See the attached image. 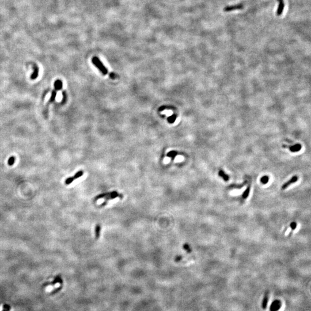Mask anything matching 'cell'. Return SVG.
<instances>
[{
  "instance_id": "1",
  "label": "cell",
  "mask_w": 311,
  "mask_h": 311,
  "mask_svg": "<svg viewBox=\"0 0 311 311\" xmlns=\"http://www.w3.org/2000/svg\"><path fill=\"white\" fill-rule=\"evenodd\" d=\"M92 62L93 64L97 68H98V69H99L104 75H106V74L108 73V71H107V68L104 66L103 63L100 61V60L97 57H93L92 59Z\"/></svg>"
},
{
  "instance_id": "2",
  "label": "cell",
  "mask_w": 311,
  "mask_h": 311,
  "mask_svg": "<svg viewBox=\"0 0 311 311\" xmlns=\"http://www.w3.org/2000/svg\"><path fill=\"white\" fill-rule=\"evenodd\" d=\"M243 8H244V5H243L242 4H237V5H234L226 6L225 8L224 9V11L225 12H230L232 11L238 10V9H243Z\"/></svg>"
},
{
  "instance_id": "3",
  "label": "cell",
  "mask_w": 311,
  "mask_h": 311,
  "mask_svg": "<svg viewBox=\"0 0 311 311\" xmlns=\"http://www.w3.org/2000/svg\"><path fill=\"white\" fill-rule=\"evenodd\" d=\"M58 283H59L61 285H62V284H63V280L62 279L60 275H57L55 277V278H54V279L52 282L45 283V284H43V286H48V285L54 286L55 284H58Z\"/></svg>"
},
{
  "instance_id": "4",
  "label": "cell",
  "mask_w": 311,
  "mask_h": 311,
  "mask_svg": "<svg viewBox=\"0 0 311 311\" xmlns=\"http://www.w3.org/2000/svg\"><path fill=\"white\" fill-rule=\"evenodd\" d=\"M297 180H298L297 176H294L293 177H292L288 182H287L286 183H285V184H283V186L282 187V190H285V189H286L291 184L295 183V182H296Z\"/></svg>"
},
{
  "instance_id": "5",
  "label": "cell",
  "mask_w": 311,
  "mask_h": 311,
  "mask_svg": "<svg viewBox=\"0 0 311 311\" xmlns=\"http://www.w3.org/2000/svg\"><path fill=\"white\" fill-rule=\"evenodd\" d=\"M278 2H279V5H278V6L277 14L278 16H280L282 15L283 11H284L285 4H284V0H278Z\"/></svg>"
},
{
  "instance_id": "6",
  "label": "cell",
  "mask_w": 311,
  "mask_h": 311,
  "mask_svg": "<svg viewBox=\"0 0 311 311\" xmlns=\"http://www.w3.org/2000/svg\"><path fill=\"white\" fill-rule=\"evenodd\" d=\"M119 194L118 193H117L116 191H113V192L109 193V195L108 196L105 197L104 199L107 201H108V200L114 199H115L116 197L119 196Z\"/></svg>"
},
{
  "instance_id": "7",
  "label": "cell",
  "mask_w": 311,
  "mask_h": 311,
  "mask_svg": "<svg viewBox=\"0 0 311 311\" xmlns=\"http://www.w3.org/2000/svg\"><path fill=\"white\" fill-rule=\"evenodd\" d=\"M268 297H269V295H268V293L267 292V293H266L265 294V296H264L263 300V302H262V308L263 309H266V308H267V303H268Z\"/></svg>"
},
{
  "instance_id": "8",
  "label": "cell",
  "mask_w": 311,
  "mask_h": 311,
  "mask_svg": "<svg viewBox=\"0 0 311 311\" xmlns=\"http://www.w3.org/2000/svg\"><path fill=\"white\" fill-rule=\"evenodd\" d=\"M33 67H34V73H32V75L31 76V78L32 79H36L37 77H38V76L39 69H38V66H37L35 64L34 65Z\"/></svg>"
},
{
  "instance_id": "9",
  "label": "cell",
  "mask_w": 311,
  "mask_h": 311,
  "mask_svg": "<svg viewBox=\"0 0 311 311\" xmlns=\"http://www.w3.org/2000/svg\"><path fill=\"white\" fill-rule=\"evenodd\" d=\"M63 86V84L62 82L59 80V79H57V80H56L54 83V87L56 91H59L61 90Z\"/></svg>"
},
{
  "instance_id": "10",
  "label": "cell",
  "mask_w": 311,
  "mask_h": 311,
  "mask_svg": "<svg viewBox=\"0 0 311 311\" xmlns=\"http://www.w3.org/2000/svg\"><path fill=\"white\" fill-rule=\"evenodd\" d=\"M289 149L292 152H298L301 150V146L300 144H296L295 145L290 146Z\"/></svg>"
},
{
  "instance_id": "11",
  "label": "cell",
  "mask_w": 311,
  "mask_h": 311,
  "mask_svg": "<svg viewBox=\"0 0 311 311\" xmlns=\"http://www.w3.org/2000/svg\"><path fill=\"white\" fill-rule=\"evenodd\" d=\"M218 175L219 176H221V177H223V179L225 180V182H228L229 180V177L228 175H226L225 172H224L223 170H220L218 172Z\"/></svg>"
},
{
  "instance_id": "12",
  "label": "cell",
  "mask_w": 311,
  "mask_h": 311,
  "mask_svg": "<svg viewBox=\"0 0 311 311\" xmlns=\"http://www.w3.org/2000/svg\"><path fill=\"white\" fill-rule=\"evenodd\" d=\"M100 230H101V226L100 225H97L95 227V238L96 239H98L100 237Z\"/></svg>"
},
{
  "instance_id": "13",
  "label": "cell",
  "mask_w": 311,
  "mask_h": 311,
  "mask_svg": "<svg viewBox=\"0 0 311 311\" xmlns=\"http://www.w3.org/2000/svg\"><path fill=\"white\" fill-rule=\"evenodd\" d=\"M177 154H178V153H177L176 151H170L169 152H168L167 153V156L168 157L172 158V160H174V159L175 158V157L177 155Z\"/></svg>"
},
{
  "instance_id": "14",
  "label": "cell",
  "mask_w": 311,
  "mask_h": 311,
  "mask_svg": "<svg viewBox=\"0 0 311 311\" xmlns=\"http://www.w3.org/2000/svg\"><path fill=\"white\" fill-rule=\"evenodd\" d=\"M75 179H77V177H76V176H75V175H74L73 177H69V178H67V179H66V180H65V184H66V185H69V184L72 183V182H73Z\"/></svg>"
},
{
  "instance_id": "15",
  "label": "cell",
  "mask_w": 311,
  "mask_h": 311,
  "mask_svg": "<svg viewBox=\"0 0 311 311\" xmlns=\"http://www.w3.org/2000/svg\"><path fill=\"white\" fill-rule=\"evenodd\" d=\"M176 117H177L176 115H175V114H173V115H172L171 116L168 117L167 119L168 122L169 123H174L175 122V121H176Z\"/></svg>"
},
{
  "instance_id": "16",
  "label": "cell",
  "mask_w": 311,
  "mask_h": 311,
  "mask_svg": "<svg viewBox=\"0 0 311 311\" xmlns=\"http://www.w3.org/2000/svg\"><path fill=\"white\" fill-rule=\"evenodd\" d=\"M62 287H63L62 285H61V286L59 287H57V288L55 289L54 290H53L52 292H50V295H54V294L57 293L58 292H59L60 290H61V289H62Z\"/></svg>"
},
{
  "instance_id": "17",
  "label": "cell",
  "mask_w": 311,
  "mask_h": 311,
  "mask_svg": "<svg viewBox=\"0 0 311 311\" xmlns=\"http://www.w3.org/2000/svg\"><path fill=\"white\" fill-rule=\"evenodd\" d=\"M109 195V193L101 194L97 195L96 197L95 200H98V199H100L105 198V197H106V196H108Z\"/></svg>"
},
{
  "instance_id": "18",
  "label": "cell",
  "mask_w": 311,
  "mask_h": 311,
  "mask_svg": "<svg viewBox=\"0 0 311 311\" xmlns=\"http://www.w3.org/2000/svg\"><path fill=\"white\" fill-rule=\"evenodd\" d=\"M249 190H250V188H249V187H248L246 189V190L244 191V193H243V194L242 195V198L243 199H246L248 196L249 193Z\"/></svg>"
},
{
  "instance_id": "19",
  "label": "cell",
  "mask_w": 311,
  "mask_h": 311,
  "mask_svg": "<svg viewBox=\"0 0 311 311\" xmlns=\"http://www.w3.org/2000/svg\"><path fill=\"white\" fill-rule=\"evenodd\" d=\"M15 157L14 156H12L10 158H9L8 161V164L9 165L12 166L14 164V163H15Z\"/></svg>"
},
{
  "instance_id": "20",
  "label": "cell",
  "mask_w": 311,
  "mask_h": 311,
  "mask_svg": "<svg viewBox=\"0 0 311 311\" xmlns=\"http://www.w3.org/2000/svg\"><path fill=\"white\" fill-rule=\"evenodd\" d=\"M56 95H57V92H56V90H53L52 93H51V96L50 97V102H53L55 100Z\"/></svg>"
},
{
  "instance_id": "21",
  "label": "cell",
  "mask_w": 311,
  "mask_h": 311,
  "mask_svg": "<svg viewBox=\"0 0 311 311\" xmlns=\"http://www.w3.org/2000/svg\"><path fill=\"white\" fill-rule=\"evenodd\" d=\"M3 309H4L2 311H10L11 309V307L9 305L5 304H4L3 305Z\"/></svg>"
},
{
  "instance_id": "22",
  "label": "cell",
  "mask_w": 311,
  "mask_h": 311,
  "mask_svg": "<svg viewBox=\"0 0 311 311\" xmlns=\"http://www.w3.org/2000/svg\"><path fill=\"white\" fill-rule=\"evenodd\" d=\"M260 181H261V182L262 183L266 184L268 182V177L267 176H263V177H262L261 178Z\"/></svg>"
},
{
  "instance_id": "23",
  "label": "cell",
  "mask_w": 311,
  "mask_h": 311,
  "mask_svg": "<svg viewBox=\"0 0 311 311\" xmlns=\"http://www.w3.org/2000/svg\"><path fill=\"white\" fill-rule=\"evenodd\" d=\"M183 248L186 251H187L188 252H189V253L191 252V249H190V247H189L188 244H186H186H184L183 245Z\"/></svg>"
},
{
  "instance_id": "24",
  "label": "cell",
  "mask_w": 311,
  "mask_h": 311,
  "mask_svg": "<svg viewBox=\"0 0 311 311\" xmlns=\"http://www.w3.org/2000/svg\"><path fill=\"white\" fill-rule=\"evenodd\" d=\"M290 226L292 230H294L297 227V224L295 223V222H293V223H292L290 224Z\"/></svg>"
},
{
  "instance_id": "25",
  "label": "cell",
  "mask_w": 311,
  "mask_h": 311,
  "mask_svg": "<svg viewBox=\"0 0 311 311\" xmlns=\"http://www.w3.org/2000/svg\"><path fill=\"white\" fill-rule=\"evenodd\" d=\"M109 77L112 78V79H115L116 77H117V76L116 75L115 73H111L109 74Z\"/></svg>"
},
{
  "instance_id": "26",
  "label": "cell",
  "mask_w": 311,
  "mask_h": 311,
  "mask_svg": "<svg viewBox=\"0 0 311 311\" xmlns=\"http://www.w3.org/2000/svg\"><path fill=\"white\" fill-rule=\"evenodd\" d=\"M182 259V257L181 256H176V259H175V261H176V262H179V260H180Z\"/></svg>"
}]
</instances>
